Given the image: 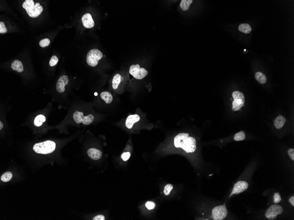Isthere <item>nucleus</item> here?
Segmentation results:
<instances>
[{
	"label": "nucleus",
	"mask_w": 294,
	"mask_h": 220,
	"mask_svg": "<svg viewBox=\"0 0 294 220\" xmlns=\"http://www.w3.org/2000/svg\"><path fill=\"white\" fill-rule=\"evenodd\" d=\"M195 138L189 136L188 133L179 134L174 138V144L177 148H182L187 153H193L196 148Z\"/></svg>",
	"instance_id": "nucleus-1"
},
{
	"label": "nucleus",
	"mask_w": 294,
	"mask_h": 220,
	"mask_svg": "<svg viewBox=\"0 0 294 220\" xmlns=\"http://www.w3.org/2000/svg\"><path fill=\"white\" fill-rule=\"evenodd\" d=\"M23 8L32 18L38 17L43 11V7L39 3H35L33 0H26L23 3Z\"/></svg>",
	"instance_id": "nucleus-2"
},
{
	"label": "nucleus",
	"mask_w": 294,
	"mask_h": 220,
	"mask_svg": "<svg viewBox=\"0 0 294 220\" xmlns=\"http://www.w3.org/2000/svg\"><path fill=\"white\" fill-rule=\"evenodd\" d=\"M56 148V144L52 141H46L35 144L33 150L37 153L47 154L52 153Z\"/></svg>",
	"instance_id": "nucleus-3"
},
{
	"label": "nucleus",
	"mask_w": 294,
	"mask_h": 220,
	"mask_svg": "<svg viewBox=\"0 0 294 220\" xmlns=\"http://www.w3.org/2000/svg\"><path fill=\"white\" fill-rule=\"evenodd\" d=\"M102 57V53L100 50L97 49H92L87 54L86 61L89 66L95 67L97 66L98 61L101 59Z\"/></svg>",
	"instance_id": "nucleus-4"
},
{
	"label": "nucleus",
	"mask_w": 294,
	"mask_h": 220,
	"mask_svg": "<svg viewBox=\"0 0 294 220\" xmlns=\"http://www.w3.org/2000/svg\"><path fill=\"white\" fill-rule=\"evenodd\" d=\"M232 96L233 98L232 103V110L234 111L239 110L244 105L245 102L244 95L241 92L235 91L232 93Z\"/></svg>",
	"instance_id": "nucleus-5"
},
{
	"label": "nucleus",
	"mask_w": 294,
	"mask_h": 220,
	"mask_svg": "<svg viewBox=\"0 0 294 220\" xmlns=\"http://www.w3.org/2000/svg\"><path fill=\"white\" fill-rule=\"evenodd\" d=\"M73 118L76 123H82L84 125H88L93 122L94 117L92 114L85 116L83 113L77 111L74 113Z\"/></svg>",
	"instance_id": "nucleus-6"
},
{
	"label": "nucleus",
	"mask_w": 294,
	"mask_h": 220,
	"mask_svg": "<svg viewBox=\"0 0 294 220\" xmlns=\"http://www.w3.org/2000/svg\"><path fill=\"white\" fill-rule=\"evenodd\" d=\"M130 74L135 78L141 80L145 78L148 75V72L144 68H140L139 65H133L129 68Z\"/></svg>",
	"instance_id": "nucleus-7"
},
{
	"label": "nucleus",
	"mask_w": 294,
	"mask_h": 220,
	"mask_svg": "<svg viewBox=\"0 0 294 220\" xmlns=\"http://www.w3.org/2000/svg\"><path fill=\"white\" fill-rule=\"evenodd\" d=\"M228 212L226 204L217 206L212 210V218L215 220H222L225 219L227 215Z\"/></svg>",
	"instance_id": "nucleus-8"
},
{
	"label": "nucleus",
	"mask_w": 294,
	"mask_h": 220,
	"mask_svg": "<svg viewBox=\"0 0 294 220\" xmlns=\"http://www.w3.org/2000/svg\"><path fill=\"white\" fill-rule=\"evenodd\" d=\"M283 209L280 205H272L266 211L265 217L268 219L274 220L276 218L277 215L282 214Z\"/></svg>",
	"instance_id": "nucleus-9"
},
{
	"label": "nucleus",
	"mask_w": 294,
	"mask_h": 220,
	"mask_svg": "<svg viewBox=\"0 0 294 220\" xmlns=\"http://www.w3.org/2000/svg\"><path fill=\"white\" fill-rule=\"evenodd\" d=\"M248 187V184L246 181H238L234 185L232 192L229 196V197L234 194H239L243 192L247 189Z\"/></svg>",
	"instance_id": "nucleus-10"
},
{
	"label": "nucleus",
	"mask_w": 294,
	"mask_h": 220,
	"mask_svg": "<svg viewBox=\"0 0 294 220\" xmlns=\"http://www.w3.org/2000/svg\"><path fill=\"white\" fill-rule=\"evenodd\" d=\"M68 82L69 79L68 76L66 75L61 76L58 80L56 84L57 91L59 93H63L65 90V86L68 84Z\"/></svg>",
	"instance_id": "nucleus-11"
},
{
	"label": "nucleus",
	"mask_w": 294,
	"mask_h": 220,
	"mask_svg": "<svg viewBox=\"0 0 294 220\" xmlns=\"http://www.w3.org/2000/svg\"><path fill=\"white\" fill-rule=\"evenodd\" d=\"M83 25L86 28H92L94 26V22L90 14L86 13L82 17Z\"/></svg>",
	"instance_id": "nucleus-12"
},
{
	"label": "nucleus",
	"mask_w": 294,
	"mask_h": 220,
	"mask_svg": "<svg viewBox=\"0 0 294 220\" xmlns=\"http://www.w3.org/2000/svg\"><path fill=\"white\" fill-rule=\"evenodd\" d=\"M140 120V117L137 114L130 115L128 116L126 121V126L128 129H131L135 123L137 122Z\"/></svg>",
	"instance_id": "nucleus-13"
},
{
	"label": "nucleus",
	"mask_w": 294,
	"mask_h": 220,
	"mask_svg": "<svg viewBox=\"0 0 294 220\" xmlns=\"http://www.w3.org/2000/svg\"><path fill=\"white\" fill-rule=\"evenodd\" d=\"M87 154L89 157L94 160L99 159L102 156V153L100 150L96 148H91L87 151Z\"/></svg>",
	"instance_id": "nucleus-14"
},
{
	"label": "nucleus",
	"mask_w": 294,
	"mask_h": 220,
	"mask_svg": "<svg viewBox=\"0 0 294 220\" xmlns=\"http://www.w3.org/2000/svg\"><path fill=\"white\" fill-rule=\"evenodd\" d=\"M285 122V118L282 115H280L275 119L274 125L277 129H281L284 126Z\"/></svg>",
	"instance_id": "nucleus-15"
},
{
	"label": "nucleus",
	"mask_w": 294,
	"mask_h": 220,
	"mask_svg": "<svg viewBox=\"0 0 294 220\" xmlns=\"http://www.w3.org/2000/svg\"><path fill=\"white\" fill-rule=\"evenodd\" d=\"M11 68L15 71H17L19 73H21L24 71V67L23 64L21 61L18 60H15L11 64Z\"/></svg>",
	"instance_id": "nucleus-16"
},
{
	"label": "nucleus",
	"mask_w": 294,
	"mask_h": 220,
	"mask_svg": "<svg viewBox=\"0 0 294 220\" xmlns=\"http://www.w3.org/2000/svg\"><path fill=\"white\" fill-rule=\"evenodd\" d=\"M122 79L123 78H122V76L118 73L116 74L114 76L112 81V88L114 89L115 90L118 88L119 84H120L121 81H122Z\"/></svg>",
	"instance_id": "nucleus-17"
},
{
	"label": "nucleus",
	"mask_w": 294,
	"mask_h": 220,
	"mask_svg": "<svg viewBox=\"0 0 294 220\" xmlns=\"http://www.w3.org/2000/svg\"><path fill=\"white\" fill-rule=\"evenodd\" d=\"M101 99L107 104H110L112 102V95L108 91H103L101 94Z\"/></svg>",
	"instance_id": "nucleus-18"
},
{
	"label": "nucleus",
	"mask_w": 294,
	"mask_h": 220,
	"mask_svg": "<svg viewBox=\"0 0 294 220\" xmlns=\"http://www.w3.org/2000/svg\"><path fill=\"white\" fill-rule=\"evenodd\" d=\"M238 29L240 32L246 34H249L252 30L251 26L248 23L241 24L239 26Z\"/></svg>",
	"instance_id": "nucleus-19"
},
{
	"label": "nucleus",
	"mask_w": 294,
	"mask_h": 220,
	"mask_svg": "<svg viewBox=\"0 0 294 220\" xmlns=\"http://www.w3.org/2000/svg\"><path fill=\"white\" fill-rule=\"evenodd\" d=\"M255 78L256 80L261 84H265L267 81L266 76L261 72H258L255 73Z\"/></svg>",
	"instance_id": "nucleus-20"
},
{
	"label": "nucleus",
	"mask_w": 294,
	"mask_h": 220,
	"mask_svg": "<svg viewBox=\"0 0 294 220\" xmlns=\"http://www.w3.org/2000/svg\"><path fill=\"white\" fill-rule=\"evenodd\" d=\"M46 117L44 115H39L36 116L34 121L35 126H42V124L46 121Z\"/></svg>",
	"instance_id": "nucleus-21"
},
{
	"label": "nucleus",
	"mask_w": 294,
	"mask_h": 220,
	"mask_svg": "<svg viewBox=\"0 0 294 220\" xmlns=\"http://www.w3.org/2000/svg\"><path fill=\"white\" fill-rule=\"evenodd\" d=\"M192 0H182L180 3V7L183 11H187L189 10L190 4L192 3Z\"/></svg>",
	"instance_id": "nucleus-22"
},
{
	"label": "nucleus",
	"mask_w": 294,
	"mask_h": 220,
	"mask_svg": "<svg viewBox=\"0 0 294 220\" xmlns=\"http://www.w3.org/2000/svg\"><path fill=\"white\" fill-rule=\"evenodd\" d=\"M12 177V174L10 171L5 172L1 176V179L3 182H6L10 181Z\"/></svg>",
	"instance_id": "nucleus-23"
},
{
	"label": "nucleus",
	"mask_w": 294,
	"mask_h": 220,
	"mask_svg": "<svg viewBox=\"0 0 294 220\" xmlns=\"http://www.w3.org/2000/svg\"><path fill=\"white\" fill-rule=\"evenodd\" d=\"M246 138V135L243 131H242L236 134L234 136V140L236 141H243Z\"/></svg>",
	"instance_id": "nucleus-24"
},
{
	"label": "nucleus",
	"mask_w": 294,
	"mask_h": 220,
	"mask_svg": "<svg viewBox=\"0 0 294 220\" xmlns=\"http://www.w3.org/2000/svg\"><path fill=\"white\" fill-rule=\"evenodd\" d=\"M173 189V186L171 184H167L164 189V193L166 196H168L170 194V192Z\"/></svg>",
	"instance_id": "nucleus-25"
},
{
	"label": "nucleus",
	"mask_w": 294,
	"mask_h": 220,
	"mask_svg": "<svg viewBox=\"0 0 294 220\" xmlns=\"http://www.w3.org/2000/svg\"><path fill=\"white\" fill-rule=\"evenodd\" d=\"M50 40L48 38H45L41 40L39 42V45L42 48H45L49 45L50 44Z\"/></svg>",
	"instance_id": "nucleus-26"
},
{
	"label": "nucleus",
	"mask_w": 294,
	"mask_h": 220,
	"mask_svg": "<svg viewBox=\"0 0 294 220\" xmlns=\"http://www.w3.org/2000/svg\"><path fill=\"white\" fill-rule=\"evenodd\" d=\"M58 62V58L56 56H53L49 61V65L51 67H54L57 64Z\"/></svg>",
	"instance_id": "nucleus-27"
},
{
	"label": "nucleus",
	"mask_w": 294,
	"mask_h": 220,
	"mask_svg": "<svg viewBox=\"0 0 294 220\" xmlns=\"http://www.w3.org/2000/svg\"><path fill=\"white\" fill-rule=\"evenodd\" d=\"M282 200L281 195L279 192H276L274 194L273 202L274 203H277Z\"/></svg>",
	"instance_id": "nucleus-28"
},
{
	"label": "nucleus",
	"mask_w": 294,
	"mask_h": 220,
	"mask_svg": "<svg viewBox=\"0 0 294 220\" xmlns=\"http://www.w3.org/2000/svg\"><path fill=\"white\" fill-rule=\"evenodd\" d=\"M146 206L148 209L152 210L155 208L156 205L153 202L148 201L146 202Z\"/></svg>",
	"instance_id": "nucleus-29"
},
{
	"label": "nucleus",
	"mask_w": 294,
	"mask_h": 220,
	"mask_svg": "<svg viewBox=\"0 0 294 220\" xmlns=\"http://www.w3.org/2000/svg\"><path fill=\"white\" fill-rule=\"evenodd\" d=\"M7 30L3 22H0V33L1 34H5L7 33Z\"/></svg>",
	"instance_id": "nucleus-30"
},
{
	"label": "nucleus",
	"mask_w": 294,
	"mask_h": 220,
	"mask_svg": "<svg viewBox=\"0 0 294 220\" xmlns=\"http://www.w3.org/2000/svg\"><path fill=\"white\" fill-rule=\"evenodd\" d=\"M130 156V153L129 152H126V153H124L122 155V156H121V158L123 159V160L124 161H127L129 159V158Z\"/></svg>",
	"instance_id": "nucleus-31"
},
{
	"label": "nucleus",
	"mask_w": 294,
	"mask_h": 220,
	"mask_svg": "<svg viewBox=\"0 0 294 220\" xmlns=\"http://www.w3.org/2000/svg\"><path fill=\"white\" fill-rule=\"evenodd\" d=\"M288 154L291 158V159L293 160H294V148H291L288 150Z\"/></svg>",
	"instance_id": "nucleus-32"
},
{
	"label": "nucleus",
	"mask_w": 294,
	"mask_h": 220,
	"mask_svg": "<svg viewBox=\"0 0 294 220\" xmlns=\"http://www.w3.org/2000/svg\"><path fill=\"white\" fill-rule=\"evenodd\" d=\"M93 220H105V217L103 215H98L97 216H95L94 218H93Z\"/></svg>",
	"instance_id": "nucleus-33"
},
{
	"label": "nucleus",
	"mask_w": 294,
	"mask_h": 220,
	"mask_svg": "<svg viewBox=\"0 0 294 220\" xmlns=\"http://www.w3.org/2000/svg\"><path fill=\"white\" fill-rule=\"evenodd\" d=\"M289 202H290L291 204H292V206H294V196H293L289 198Z\"/></svg>",
	"instance_id": "nucleus-34"
},
{
	"label": "nucleus",
	"mask_w": 294,
	"mask_h": 220,
	"mask_svg": "<svg viewBox=\"0 0 294 220\" xmlns=\"http://www.w3.org/2000/svg\"><path fill=\"white\" fill-rule=\"evenodd\" d=\"M3 127V124L2 123L1 121H0V130H1Z\"/></svg>",
	"instance_id": "nucleus-35"
},
{
	"label": "nucleus",
	"mask_w": 294,
	"mask_h": 220,
	"mask_svg": "<svg viewBox=\"0 0 294 220\" xmlns=\"http://www.w3.org/2000/svg\"><path fill=\"white\" fill-rule=\"evenodd\" d=\"M95 94L96 95H97V94H96V93Z\"/></svg>",
	"instance_id": "nucleus-36"
}]
</instances>
